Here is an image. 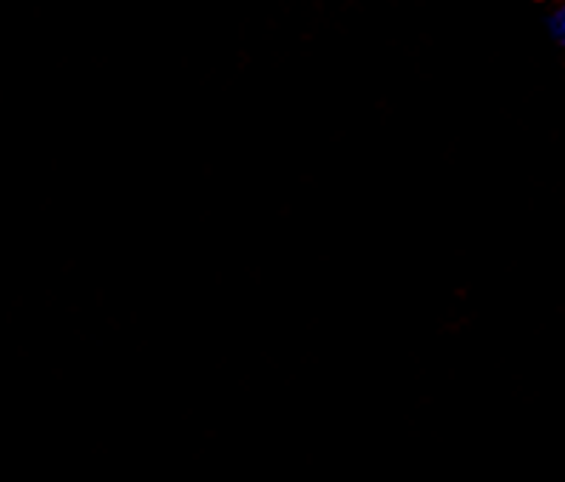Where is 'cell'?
I'll use <instances>...</instances> for the list:
<instances>
[{"label":"cell","instance_id":"6da1fadb","mask_svg":"<svg viewBox=\"0 0 565 482\" xmlns=\"http://www.w3.org/2000/svg\"><path fill=\"white\" fill-rule=\"evenodd\" d=\"M545 29H548L554 43L563 46L565 43V9L563 7H554L552 12H548V18H545Z\"/></svg>","mask_w":565,"mask_h":482}]
</instances>
